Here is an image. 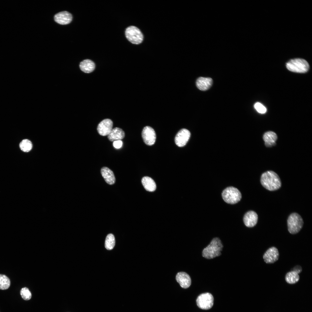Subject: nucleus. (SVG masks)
<instances>
[{
	"mask_svg": "<svg viewBox=\"0 0 312 312\" xmlns=\"http://www.w3.org/2000/svg\"><path fill=\"white\" fill-rule=\"evenodd\" d=\"M262 185L270 191L277 190L281 185V181L278 175L272 171H268L263 173L261 177Z\"/></svg>",
	"mask_w": 312,
	"mask_h": 312,
	"instance_id": "obj_1",
	"label": "nucleus"
},
{
	"mask_svg": "<svg viewBox=\"0 0 312 312\" xmlns=\"http://www.w3.org/2000/svg\"><path fill=\"white\" fill-rule=\"evenodd\" d=\"M223 246L218 238H214L210 244L203 250V257L207 259H211L221 255Z\"/></svg>",
	"mask_w": 312,
	"mask_h": 312,
	"instance_id": "obj_2",
	"label": "nucleus"
},
{
	"mask_svg": "<svg viewBox=\"0 0 312 312\" xmlns=\"http://www.w3.org/2000/svg\"><path fill=\"white\" fill-rule=\"evenodd\" d=\"M287 68L289 70L294 72L304 73L309 69L308 62L302 58L292 59L288 62L286 64Z\"/></svg>",
	"mask_w": 312,
	"mask_h": 312,
	"instance_id": "obj_3",
	"label": "nucleus"
},
{
	"mask_svg": "<svg viewBox=\"0 0 312 312\" xmlns=\"http://www.w3.org/2000/svg\"><path fill=\"white\" fill-rule=\"evenodd\" d=\"M288 229L291 234L298 233L302 228L303 221L301 217L298 213H294L289 216L287 220Z\"/></svg>",
	"mask_w": 312,
	"mask_h": 312,
	"instance_id": "obj_4",
	"label": "nucleus"
},
{
	"mask_svg": "<svg viewBox=\"0 0 312 312\" xmlns=\"http://www.w3.org/2000/svg\"><path fill=\"white\" fill-rule=\"evenodd\" d=\"M222 196L226 203L232 204L237 203L242 198L240 192L233 187H228L224 190L222 193Z\"/></svg>",
	"mask_w": 312,
	"mask_h": 312,
	"instance_id": "obj_5",
	"label": "nucleus"
},
{
	"mask_svg": "<svg viewBox=\"0 0 312 312\" xmlns=\"http://www.w3.org/2000/svg\"><path fill=\"white\" fill-rule=\"evenodd\" d=\"M125 36L131 43L139 44L143 41V36L140 30L137 27L131 26L127 27L125 31Z\"/></svg>",
	"mask_w": 312,
	"mask_h": 312,
	"instance_id": "obj_6",
	"label": "nucleus"
},
{
	"mask_svg": "<svg viewBox=\"0 0 312 312\" xmlns=\"http://www.w3.org/2000/svg\"><path fill=\"white\" fill-rule=\"evenodd\" d=\"M214 299L213 296L210 293H206L199 295L196 299V303L198 307L203 309H208L213 306Z\"/></svg>",
	"mask_w": 312,
	"mask_h": 312,
	"instance_id": "obj_7",
	"label": "nucleus"
},
{
	"mask_svg": "<svg viewBox=\"0 0 312 312\" xmlns=\"http://www.w3.org/2000/svg\"><path fill=\"white\" fill-rule=\"evenodd\" d=\"M142 135L144 142L146 145L151 146L154 144L156 135L154 130L151 127H145L142 131Z\"/></svg>",
	"mask_w": 312,
	"mask_h": 312,
	"instance_id": "obj_8",
	"label": "nucleus"
},
{
	"mask_svg": "<svg viewBox=\"0 0 312 312\" xmlns=\"http://www.w3.org/2000/svg\"><path fill=\"white\" fill-rule=\"evenodd\" d=\"M113 123L109 119H105L101 122L97 127L99 133L102 136L108 135L112 129Z\"/></svg>",
	"mask_w": 312,
	"mask_h": 312,
	"instance_id": "obj_9",
	"label": "nucleus"
},
{
	"mask_svg": "<svg viewBox=\"0 0 312 312\" xmlns=\"http://www.w3.org/2000/svg\"><path fill=\"white\" fill-rule=\"evenodd\" d=\"M190 136V132L188 130L185 129H181L177 133L175 138L176 144L180 147L185 146L189 140Z\"/></svg>",
	"mask_w": 312,
	"mask_h": 312,
	"instance_id": "obj_10",
	"label": "nucleus"
},
{
	"mask_svg": "<svg viewBox=\"0 0 312 312\" xmlns=\"http://www.w3.org/2000/svg\"><path fill=\"white\" fill-rule=\"evenodd\" d=\"M279 253L278 249L275 247L268 249L264 253L263 258L267 263H273L278 260Z\"/></svg>",
	"mask_w": 312,
	"mask_h": 312,
	"instance_id": "obj_11",
	"label": "nucleus"
},
{
	"mask_svg": "<svg viewBox=\"0 0 312 312\" xmlns=\"http://www.w3.org/2000/svg\"><path fill=\"white\" fill-rule=\"evenodd\" d=\"M55 21L61 25H66L69 23L72 19V16L69 12L64 11L56 14L54 16Z\"/></svg>",
	"mask_w": 312,
	"mask_h": 312,
	"instance_id": "obj_12",
	"label": "nucleus"
},
{
	"mask_svg": "<svg viewBox=\"0 0 312 312\" xmlns=\"http://www.w3.org/2000/svg\"><path fill=\"white\" fill-rule=\"evenodd\" d=\"M258 217L257 213L252 211H248L245 214L243 218L245 225L248 227L255 226L258 221Z\"/></svg>",
	"mask_w": 312,
	"mask_h": 312,
	"instance_id": "obj_13",
	"label": "nucleus"
},
{
	"mask_svg": "<svg viewBox=\"0 0 312 312\" xmlns=\"http://www.w3.org/2000/svg\"><path fill=\"white\" fill-rule=\"evenodd\" d=\"M176 278L177 281L183 288H187L191 285V278L189 275L185 272L178 273L176 275Z\"/></svg>",
	"mask_w": 312,
	"mask_h": 312,
	"instance_id": "obj_14",
	"label": "nucleus"
},
{
	"mask_svg": "<svg viewBox=\"0 0 312 312\" xmlns=\"http://www.w3.org/2000/svg\"><path fill=\"white\" fill-rule=\"evenodd\" d=\"M213 83L212 79L209 77H200L196 80V86L199 90L205 91L209 89Z\"/></svg>",
	"mask_w": 312,
	"mask_h": 312,
	"instance_id": "obj_15",
	"label": "nucleus"
},
{
	"mask_svg": "<svg viewBox=\"0 0 312 312\" xmlns=\"http://www.w3.org/2000/svg\"><path fill=\"white\" fill-rule=\"evenodd\" d=\"M101 173L106 182L109 185L113 184L115 178L112 171L108 168L104 167L101 169Z\"/></svg>",
	"mask_w": 312,
	"mask_h": 312,
	"instance_id": "obj_16",
	"label": "nucleus"
},
{
	"mask_svg": "<svg viewBox=\"0 0 312 312\" xmlns=\"http://www.w3.org/2000/svg\"><path fill=\"white\" fill-rule=\"evenodd\" d=\"M125 136V133L122 129L118 127H116L112 129L107 137L109 141L114 142L121 140Z\"/></svg>",
	"mask_w": 312,
	"mask_h": 312,
	"instance_id": "obj_17",
	"label": "nucleus"
},
{
	"mask_svg": "<svg viewBox=\"0 0 312 312\" xmlns=\"http://www.w3.org/2000/svg\"><path fill=\"white\" fill-rule=\"evenodd\" d=\"M263 139L265 146L267 147H270L275 145L277 136L275 132L268 131L264 134Z\"/></svg>",
	"mask_w": 312,
	"mask_h": 312,
	"instance_id": "obj_18",
	"label": "nucleus"
},
{
	"mask_svg": "<svg viewBox=\"0 0 312 312\" xmlns=\"http://www.w3.org/2000/svg\"><path fill=\"white\" fill-rule=\"evenodd\" d=\"M79 67L81 70L83 72L89 73L92 72L94 69L95 64L91 60L86 59L80 62Z\"/></svg>",
	"mask_w": 312,
	"mask_h": 312,
	"instance_id": "obj_19",
	"label": "nucleus"
},
{
	"mask_svg": "<svg viewBox=\"0 0 312 312\" xmlns=\"http://www.w3.org/2000/svg\"><path fill=\"white\" fill-rule=\"evenodd\" d=\"M142 183L145 189L149 192L154 191L156 189V185L154 181L148 177H144L142 179Z\"/></svg>",
	"mask_w": 312,
	"mask_h": 312,
	"instance_id": "obj_20",
	"label": "nucleus"
},
{
	"mask_svg": "<svg viewBox=\"0 0 312 312\" xmlns=\"http://www.w3.org/2000/svg\"><path fill=\"white\" fill-rule=\"evenodd\" d=\"M300 277L298 274L296 272L291 271L287 273L285 276L286 282L290 284H294L299 280Z\"/></svg>",
	"mask_w": 312,
	"mask_h": 312,
	"instance_id": "obj_21",
	"label": "nucleus"
},
{
	"mask_svg": "<svg viewBox=\"0 0 312 312\" xmlns=\"http://www.w3.org/2000/svg\"><path fill=\"white\" fill-rule=\"evenodd\" d=\"M115 239L113 234H108L107 236L105 242V247L106 249L111 250L113 249L115 245Z\"/></svg>",
	"mask_w": 312,
	"mask_h": 312,
	"instance_id": "obj_22",
	"label": "nucleus"
},
{
	"mask_svg": "<svg viewBox=\"0 0 312 312\" xmlns=\"http://www.w3.org/2000/svg\"><path fill=\"white\" fill-rule=\"evenodd\" d=\"M10 282L9 278L6 276L0 274V289L5 290L10 286Z\"/></svg>",
	"mask_w": 312,
	"mask_h": 312,
	"instance_id": "obj_23",
	"label": "nucleus"
},
{
	"mask_svg": "<svg viewBox=\"0 0 312 312\" xmlns=\"http://www.w3.org/2000/svg\"><path fill=\"white\" fill-rule=\"evenodd\" d=\"M19 147L22 151L27 152L29 151L31 149L32 145L31 142L29 140L25 139L23 140L20 143Z\"/></svg>",
	"mask_w": 312,
	"mask_h": 312,
	"instance_id": "obj_24",
	"label": "nucleus"
},
{
	"mask_svg": "<svg viewBox=\"0 0 312 312\" xmlns=\"http://www.w3.org/2000/svg\"><path fill=\"white\" fill-rule=\"evenodd\" d=\"M20 294L23 299L25 300L30 299L31 297V294L29 289L24 287L22 288L20 291Z\"/></svg>",
	"mask_w": 312,
	"mask_h": 312,
	"instance_id": "obj_25",
	"label": "nucleus"
},
{
	"mask_svg": "<svg viewBox=\"0 0 312 312\" xmlns=\"http://www.w3.org/2000/svg\"><path fill=\"white\" fill-rule=\"evenodd\" d=\"M254 107L259 113L261 114H264L267 111L266 107L262 104L259 102L255 103L254 105Z\"/></svg>",
	"mask_w": 312,
	"mask_h": 312,
	"instance_id": "obj_26",
	"label": "nucleus"
},
{
	"mask_svg": "<svg viewBox=\"0 0 312 312\" xmlns=\"http://www.w3.org/2000/svg\"><path fill=\"white\" fill-rule=\"evenodd\" d=\"M122 142L121 140L115 141L114 142L113 145L114 147L116 148H119L122 145Z\"/></svg>",
	"mask_w": 312,
	"mask_h": 312,
	"instance_id": "obj_27",
	"label": "nucleus"
},
{
	"mask_svg": "<svg viewBox=\"0 0 312 312\" xmlns=\"http://www.w3.org/2000/svg\"><path fill=\"white\" fill-rule=\"evenodd\" d=\"M302 269L300 265H296L295 266L291 271H294L298 274L300 273L302 271Z\"/></svg>",
	"mask_w": 312,
	"mask_h": 312,
	"instance_id": "obj_28",
	"label": "nucleus"
}]
</instances>
